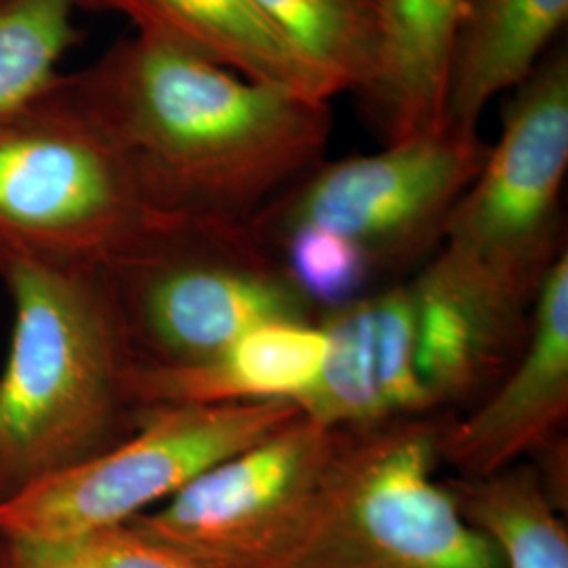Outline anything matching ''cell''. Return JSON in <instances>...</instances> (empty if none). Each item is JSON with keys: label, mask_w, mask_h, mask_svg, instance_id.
<instances>
[{"label": "cell", "mask_w": 568, "mask_h": 568, "mask_svg": "<svg viewBox=\"0 0 568 568\" xmlns=\"http://www.w3.org/2000/svg\"><path fill=\"white\" fill-rule=\"evenodd\" d=\"M480 133L438 129L365 156L312 166L251 220L265 243L321 227L354 244L373 274L438 251L448 217L487 161Z\"/></svg>", "instance_id": "7"}, {"label": "cell", "mask_w": 568, "mask_h": 568, "mask_svg": "<svg viewBox=\"0 0 568 568\" xmlns=\"http://www.w3.org/2000/svg\"><path fill=\"white\" fill-rule=\"evenodd\" d=\"M171 222L61 82L0 121V262L103 272Z\"/></svg>", "instance_id": "4"}, {"label": "cell", "mask_w": 568, "mask_h": 568, "mask_svg": "<svg viewBox=\"0 0 568 568\" xmlns=\"http://www.w3.org/2000/svg\"><path fill=\"white\" fill-rule=\"evenodd\" d=\"M270 246L321 312L365 295L366 284L375 276L354 244L321 227L286 232Z\"/></svg>", "instance_id": "21"}, {"label": "cell", "mask_w": 568, "mask_h": 568, "mask_svg": "<svg viewBox=\"0 0 568 568\" xmlns=\"http://www.w3.org/2000/svg\"><path fill=\"white\" fill-rule=\"evenodd\" d=\"M318 323L257 326L203 363L126 368V394L142 413L163 406L295 403L314 386L325 358Z\"/></svg>", "instance_id": "13"}, {"label": "cell", "mask_w": 568, "mask_h": 568, "mask_svg": "<svg viewBox=\"0 0 568 568\" xmlns=\"http://www.w3.org/2000/svg\"><path fill=\"white\" fill-rule=\"evenodd\" d=\"M326 352L321 373L293 405L333 429H368L434 415L417 373L410 284L365 293L323 310Z\"/></svg>", "instance_id": "11"}, {"label": "cell", "mask_w": 568, "mask_h": 568, "mask_svg": "<svg viewBox=\"0 0 568 568\" xmlns=\"http://www.w3.org/2000/svg\"><path fill=\"white\" fill-rule=\"evenodd\" d=\"M61 87L178 220L251 222L325 161L331 138L325 100L138 32Z\"/></svg>", "instance_id": "1"}, {"label": "cell", "mask_w": 568, "mask_h": 568, "mask_svg": "<svg viewBox=\"0 0 568 568\" xmlns=\"http://www.w3.org/2000/svg\"><path fill=\"white\" fill-rule=\"evenodd\" d=\"M459 514L506 568H568V528L537 466L445 480Z\"/></svg>", "instance_id": "17"}, {"label": "cell", "mask_w": 568, "mask_h": 568, "mask_svg": "<svg viewBox=\"0 0 568 568\" xmlns=\"http://www.w3.org/2000/svg\"><path fill=\"white\" fill-rule=\"evenodd\" d=\"M300 415L286 400L142 410L126 438L0 506V535L58 539L126 525Z\"/></svg>", "instance_id": "8"}, {"label": "cell", "mask_w": 568, "mask_h": 568, "mask_svg": "<svg viewBox=\"0 0 568 568\" xmlns=\"http://www.w3.org/2000/svg\"><path fill=\"white\" fill-rule=\"evenodd\" d=\"M13 328L0 368V506L126 438L129 349L102 272L9 257Z\"/></svg>", "instance_id": "2"}, {"label": "cell", "mask_w": 568, "mask_h": 568, "mask_svg": "<svg viewBox=\"0 0 568 568\" xmlns=\"http://www.w3.org/2000/svg\"><path fill=\"white\" fill-rule=\"evenodd\" d=\"M342 436L300 415L129 525L192 568H283L314 520Z\"/></svg>", "instance_id": "9"}, {"label": "cell", "mask_w": 568, "mask_h": 568, "mask_svg": "<svg viewBox=\"0 0 568 568\" xmlns=\"http://www.w3.org/2000/svg\"><path fill=\"white\" fill-rule=\"evenodd\" d=\"M82 7L121 13L138 34L180 44L251 81L331 102L321 82L248 0H82Z\"/></svg>", "instance_id": "16"}, {"label": "cell", "mask_w": 568, "mask_h": 568, "mask_svg": "<svg viewBox=\"0 0 568 568\" xmlns=\"http://www.w3.org/2000/svg\"><path fill=\"white\" fill-rule=\"evenodd\" d=\"M0 568H192L133 525L72 537L0 535Z\"/></svg>", "instance_id": "20"}, {"label": "cell", "mask_w": 568, "mask_h": 568, "mask_svg": "<svg viewBox=\"0 0 568 568\" xmlns=\"http://www.w3.org/2000/svg\"><path fill=\"white\" fill-rule=\"evenodd\" d=\"M567 20L568 0H467L443 126L478 133L488 105L527 81Z\"/></svg>", "instance_id": "15"}, {"label": "cell", "mask_w": 568, "mask_h": 568, "mask_svg": "<svg viewBox=\"0 0 568 568\" xmlns=\"http://www.w3.org/2000/svg\"><path fill=\"white\" fill-rule=\"evenodd\" d=\"M102 276L135 365H196L257 326L321 316L251 222H171Z\"/></svg>", "instance_id": "3"}, {"label": "cell", "mask_w": 568, "mask_h": 568, "mask_svg": "<svg viewBox=\"0 0 568 568\" xmlns=\"http://www.w3.org/2000/svg\"><path fill=\"white\" fill-rule=\"evenodd\" d=\"M467 0H382L373 70L356 95L373 133L403 142L443 126Z\"/></svg>", "instance_id": "14"}, {"label": "cell", "mask_w": 568, "mask_h": 568, "mask_svg": "<svg viewBox=\"0 0 568 568\" xmlns=\"http://www.w3.org/2000/svg\"><path fill=\"white\" fill-rule=\"evenodd\" d=\"M417 373L434 415L478 405L523 354L532 310L471 281L436 251L410 281Z\"/></svg>", "instance_id": "12"}, {"label": "cell", "mask_w": 568, "mask_h": 568, "mask_svg": "<svg viewBox=\"0 0 568 568\" xmlns=\"http://www.w3.org/2000/svg\"><path fill=\"white\" fill-rule=\"evenodd\" d=\"M81 7L82 0H0V121L58 89Z\"/></svg>", "instance_id": "19"}, {"label": "cell", "mask_w": 568, "mask_h": 568, "mask_svg": "<svg viewBox=\"0 0 568 568\" xmlns=\"http://www.w3.org/2000/svg\"><path fill=\"white\" fill-rule=\"evenodd\" d=\"M568 51L551 47L501 112L499 140L448 217L438 253L471 281L532 310L567 251Z\"/></svg>", "instance_id": "6"}, {"label": "cell", "mask_w": 568, "mask_h": 568, "mask_svg": "<svg viewBox=\"0 0 568 568\" xmlns=\"http://www.w3.org/2000/svg\"><path fill=\"white\" fill-rule=\"evenodd\" d=\"M325 89L363 91L375 60L382 0H248Z\"/></svg>", "instance_id": "18"}, {"label": "cell", "mask_w": 568, "mask_h": 568, "mask_svg": "<svg viewBox=\"0 0 568 568\" xmlns=\"http://www.w3.org/2000/svg\"><path fill=\"white\" fill-rule=\"evenodd\" d=\"M568 253L544 278L527 345L501 382L459 419H443L438 462L478 478L567 445Z\"/></svg>", "instance_id": "10"}, {"label": "cell", "mask_w": 568, "mask_h": 568, "mask_svg": "<svg viewBox=\"0 0 568 568\" xmlns=\"http://www.w3.org/2000/svg\"><path fill=\"white\" fill-rule=\"evenodd\" d=\"M443 419L344 429L314 520L283 568H506L434 478Z\"/></svg>", "instance_id": "5"}]
</instances>
